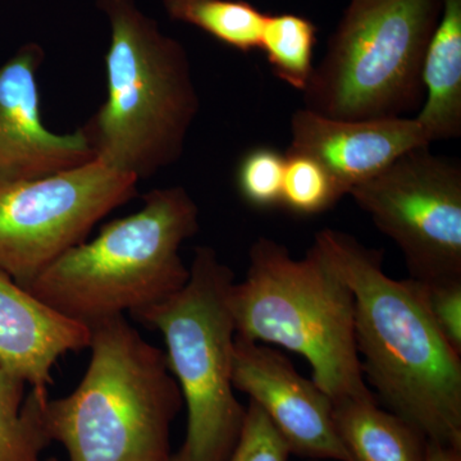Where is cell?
I'll return each instance as SVG.
<instances>
[{
    "label": "cell",
    "mask_w": 461,
    "mask_h": 461,
    "mask_svg": "<svg viewBox=\"0 0 461 461\" xmlns=\"http://www.w3.org/2000/svg\"><path fill=\"white\" fill-rule=\"evenodd\" d=\"M290 447L266 412L249 402L244 424L227 461H287Z\"/></svg>",
    "instance_id": "44dd1931"
},
{
    "label": "cell",
    "mask_w": 461,
    "mask_h": 461,
    "mask_svg": "<svg viewBox=\"0 0 461 461\" xmlns=\"http://www.w3.org/2000/svg\"><path fill=\"white\" fill-rule=\"evenodd\" d=\"M423 103L415 121L429 144L461 135V0L442 12L421 66Z\"/></svg>",
    "instance_id": "5bb4252c"
},
{
    "label": "cell",
    "mask_w": 461,
    "mask_h": 461,
    "mask_svg": "<svg viewBox=\"0 0 461 461\" xmlns=\"http://www.w3.org/2000/svg\"><path fill=\"white\" fill-rule=\"evenodd\" d=\"M232 382L266 412L291 453L353 461L336 429L330 397L277 348L236 338Z\"/></svg>",
    "instance_id": "30bf717a"
},
{
    "label": "cell",
    "mask_w": 461,
    "mask_h": 461,
    "mask_svg": "<svg viewBox=\"0 0 461 461\" xmlns=\"http://www.w3.org/2000/svg\"><path fill=\"white\" fill-rule=\"evenodd\" d=\"M169 461H175V459H173V454H172L171 459H169Z\"/></svg>",
    "instance_id": "d4e9b609"
},
{
    "label": "cell",
    "mask_w": 461,
    "mask_h": 461,
    "mask_svg": "<svg viewBox=\"0 0 461 461\" xmlns=\"http://www.w3.org/2000/svg\"><path fill=\"white\" fill-rule=\"evenodd\" d=\"M333 420L353 461H426V437L375 396L333 402Z\"/></svg>",
    "instance_id": "9a60e30c"
},
{
    "label": "cell",
    "mask_w": 461,
    "mask_h": 461,
    "mask_svg": "<svg viewBox=\"0 0 461 461\" xmlns=\"http://www.w3.org/2000/svg\"><path fill=\"white\" fill-rule=\"evenodd\" d=\"M138 185L99 160L36 180L0 182V272L25 288L138 196Z\"/></svg>",
    "instance_id": "ba28073f"
},
{
    "label": "cell",
    "mask_w": 461,
    "mask_h": 461,
    "mask_svg": "<svg viewBox=\"0 0 461 461\" xmlns=\"http://www.w3.org/2000/svg\"><path fill=\"white\" fill-rule=\"evenodd\" d=\"M286 156L277 149L257 147L248 150L236 168L240 198L257 209L281 205Z\"/></svg>",
    "instance_id": "ffe728a7"
},
{
    "label": "cell",
    "mask_w": 461,
    "mask_h": 461,
    "mask_svg": "<svg viewBox=\"0 0 461 461\" xmlns=\"http://www.w3.org/2000/svg\"><path fill=\"white\" fill-rule=\"evenodd\" d=\"M44 60V48L30 41L0 66V182L36 180L95 160L80 129L59 135L42 122Z\"/></svg>",
    "instance_id": "8fae6325"
},
{
    "label": "cell",
    "mask_w": 461,
    "mask_h": 461,
    "mask_svg": "<svg viewBox=\"0 0 461 461\" xmlns=\"http://www.w3.org/2000/svg\"><path fill=\"white\" fill-rule=\"evenodd\" d=\"M229 304L236 338L302 355L332 402L375 396L357 353L353 293L314 245L295 259L280 242L258 239Z\"/></svg>",
    "instance_id": "5b68a950"
},
{
    "label": "cell",
    "mask_w": 461,
    "mask_h": 461,
    "mask_svg": "<svg viewBox=\"0 0 461 461\" xmlns=\"http://www.w3.org/2000/svg\"><path fill=\"white\" fill-rule=\"evenodd\" d=\"M317 26L295 14H267L260 50L273 75L304 93L314 71Z\"/></svg>",
    "instance_id": "e0dca14e"
},
{
    "label": "cell",
    "mask_w": 461,
    "mask_h": 461,
    "mask_svg": "<svg viewBox=\"0 0 461 461\" xmlns=\"http://www.w3.org/2000/svg\"><path fill=\"white\" fill-rule=\"evenodd\" d=\"M199 220V206L185 187L149 191L138 212L104 224L25 290L87 327L156 305L189 281L180 249L198 233Z\"/></svg>",
    "instance_id": "277c9868"
},
{
    "label": "cell",
    "mask_w": 461,
    "mask_h": 461,
    "mask_svg": "<svg viewBox=\"0 0 461 461\" xmlns=\"http://www.w3.org/2000/svg\"><path fill=\"white\" fill-rule=\"evenodd\" d=\"M89 366L78 386L48 397L44 423L69 461H169L184 399L165 351L124 315L90 326Z\"/></svg>",
    "instance_id": "3957f363"
},
{
    "label": "cell",
    "mask_w": 461,
    "mask_h": 461,
    "mask_svg": "<svg viewBox=\"0 0 461 461\" xmlns=\"http://www.w3.org/2000/svg\"><path fill=\"white\" fill-rule=\"evenodd\" d=\"M281 205L297 215H317L329 211L345 194L329 171L314 158L285 153Z\"/></svg>",
    "instance_id": "d6986e66"
},
{
    "label": "cell",
    "mask_w": 461,
    "mask_h": 461,
    "mask_svg": "<svg viewBox=\"0 0 461 461\" xmlns=\"http://www.w3.org/2000/svg\"><path fill=\"white\" fill-rule=\"evenodd\" d=\"M0 369V461H57L42 457L51 444L44 423L48 390L30 387Z\"/></svg>",
    "instance_id": "2e32d148"
},
{
    "label": "cell",
    "mask_w": 461,
    "mask_h": 461,
    "mask_svg": "<svg viewBox=\"0 0 461 461\" xmlns=\"http://www.w3.org/2000/svg\"><path fill=\"white\" fill-rule=\"evenodd\" d=\"M420 284L437 329L461 355V278Z\"/></svg>",
    "instance_id": "7402d4cb"
},
{
    "label": "cell",
    "mask_w": 461,
    "mask_h": 461,
    "mask_svg": "<svg viewBox=\"0 0 461 461\" xmlns=\"http://www.w3.org/2000/svg\"><path fill=\"white\" fill-rule=\"evenodd\" d=\"M235 275L213 248L194 253L190 278L180 291L130 314L158 330L166 344L169 372L187 408L186 437L175 461H227L244 424L247 408L232 382L236 327L229 304Z\"/></svg>",
    "instance_id": "8992f818"
},
{
    "label": "cell",
    "mask_w": 461,
    "mask_h": 461,
    "mask_svg": "<svg viewBox=\"0 0 461 461\" xmlns=\"http://www.w3.org/2000/svg\"><path fill=\"white\" fill-rule=\"evenodd\" d=\"M267 14L242 0H196L181 23H189L233 50H260Z\"/></svg>",
    "instance_id": "ac0fdd59"
},
{
    "label": "cell",
    "mask_w": 461,
    "mask_h": 461,
    "mask_svg": "<svg viewBox=\"0 0 461 461\" xmlns=\"http://www.w3.org/2000/svg\"><path fill=\"white\" fill-rule=\"evenodd\" d=\"M166 14L173 21H180L182 14L186 11L189 5H193L196 0H160Z\"/></svg>",
    "instance_id": "cb8c5ba5"
},
{
    "label": "cell",
    "mask_w": 461,
    "mask_h": 461,
    "mask_svg": "<svg viewBox=\"0 0 461 461\" xmlns=\"http://www.w3.org/2000/svg\"><path fill=\"white\" fill-rule=\"evenodd\" d=\"M290 135L287 153L314 158L345 195L406 151L430 145L415 118L336 120L306 108L291 117Z\"/></svg>",
    "instance_id": "7c38bea8"
},
{
    "label": "cell",
    "mask_w": 461,
    "mask_h": 461,
    "mask_svg": "<svg viewBox=\"0 0 461 461\" xmlns=\"http://www.w3.org/2000/svg\"><path fill=\"white\" fill-rule=\"evenodd\" d=\"M111 41L107 98L80 127L95 160L139 181L180 159L200 98L189 54L135 0H98Z\"/></svg>",
    "instance_id": "7a4b0ae2"
},
{
    "label": "cell",
    "mask_w": 461,
    "mask_h": 461,
    "mask_svg": "<svg viewBox=\"0 0 461 461\" xmlns=\"http://www.w3.org/2000/svg\"><path fill=\"white\" fill-rule=\"evenodd\" d=\"M348 195L402 250L411 278H461V165L429 147L406 151Z\"/></svg>",
    "instance_id": "9c48e42d"
},
{
    "label": "cell",
    "mask_w": 461,
    "mask_h": 461,
    "mask_svg": "<svg viewBox=\"0 0 461 461\" xmlns=\"http://www.w3.org/2000/svg\"><path fill=\"white\" fill-rule=\"evenodd\" d=\"M441 12L442 0H350L303 93L304 108L362 121L420 107L421 66Z\"/></svg>",
    "instance_id": "52a82bcc"
},
{
    "label": "cell",
    "mask_w": 461,
    "mask_h": 461,
    "mask_svg": "<svg viewBox=\"0 0 461 461\" xmlns=\"http://www.w3.org/2000/svg\"><path fill=\"white\" fill-rule=\"evenodd\" d=\"M426 461H461V450L427 439Z\"/></svg>",
    "instance_id": "603a6c76"
},
{
    "label": "cell",
    "mask_w": 461,
    "mask_h": 461,
    "mask_svg": "<svg viewBox=\"0 0 461 461\" xmlns=\"http://www.w3.org/2000/svg\"><path fill=\"white\" fill-rule=\"evenodd\" d=\"M90 339L86 324L53 311L0 272V369L48 390L58 360L89 348Z\"/></svg>",
    "instance_id": "4fadbf2b"
},
{
    "label": "cell",
    "mask_w": 461,
    "mask_h": 461,
    "mask_svg": "<svg viewBox=\"0 0 461 461\" xmlns=\"http://www.w3.org/2000/svg\"><path fill=\"white\" fill-rule=\"evenodd\" d=\"M313 245L353 293L357 353L379 399L426 439L461 450V355L420 282L393 280L381 251L341 230H320Z\"/></svg>",
    "instance_id": "6da1fadb"
}]
</instances>
